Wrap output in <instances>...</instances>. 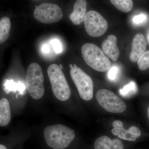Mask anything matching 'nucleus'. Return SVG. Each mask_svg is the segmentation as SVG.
<instances>
[{
  "mask_svg": "<svg viewBox=\"0 0 149 149\" xmlns=\"http://www.w3.org/2000/svg\"><path fill=\"white\" fill-rule=\"evenodd\" d=\"M43 134L46 143L54 149L66 148L73 141L75 136L74 130L60 124L47 126Z\"/></svg>",
  "mask_w": 149,
  "mask_h": 149,
  "instance_id": "nucleus-1",
  "label": "nucleus"
},
{
  "mask_svg": "<svg viewBox=\"0 0 149 149\" xmlns=\"http://www.w3.org/2000/svg\"><path fill=\"white\" fill-rule=\"evenodd\" d=\"M81 52L85 63L96 71L104 72L111 66L109 58L100 48L92 43H86L82 46Z\"/></svg>",
  "mask_w": 149,
  "mask_h": 149,
  "instance_id": "nucleus-2",
  "label": "nucleus"
},
{
  "mask_svg": "<svg viewBox=\"0 0 149 149\" xmlns=\"http://www.w3.org/2000/svg\"><path fill=\"white\" fill-rule=\"evenodd\" d=\"M47 73L56 98L61 101L68 100L71 95V91L60 67L56 64L51 65L48 67Z\"/></svg>",
  "mask_w": 149,
  "mask_h": 149,
  "instance_id": "nucleus-3",
  "label": "nucleus"
},
{
  "mask_svg": "<svg viewBox=\"0 0 149 149\" xmlns=\"http://www.w3.org/2000/svg\"><path fill=\"white\" fill-rule=\"evenodd\" d=\"M44 74L40 65L36 63L29 65L26 72V84L29 95L34 100H40L44 96Z\"/></svg>",
  "mask_w": 149,
  "mask_h": 149,
  "instance_id": "nucleus-4",
  "label": "nucleus"
},
{
  "mask_svg": "<svg viewBox=\"0 0 149 149\" xmlns=\"http://www.w3.org/2000/svg\"><path fill=\"white\" fill-rule=\"evenodd\" d=\"M70 74L80 97L85 101L92 100L94 85L91 77L75 64L71 68Z\"/></svg>",
  "mask_w": 149,
  "mask_h": 149,
  "instance_id": "nucleus-5",
  "label": "nucleus"
},
{
  "mask_svg": "<svg viewBox=\"0 0 149 149\" xmlns=\"http://www.w3.org/2000/svg\"><path fill=\"white\" fill-rule=\"evenodd\" d=\"M96 98L99 104L104 109L113 113H121L125 111V103L113 92L107 89L97 92Z\"/></svg>",
  "mask_w": 149,
  "mask_h": 149,
  "instance_id": "nucleus-6",
  "label": "nucleus"
},
{
  "mask_svg": "<svg viewBox=\"0 0 149 149\" xmlns=\"http://www.w3.org/2000/svg\"><path fill=\"white\" fill-rule=\"evenodd\" d=\"M63 12L57 5L51 3L41 4L35 9L34 16L37 21L44 24L56 23L61 19Z\"/></svg>",
  "mask_w": 149,
  "mask_h": 149,
  "instance_id": "nucleus-7",
  "label": "nucleus"
},
{
  "mask_svg": "<svg viewBox=\"0 0 149 149\" xmlns=\"http://www.w3.org/2000/svg\"><path fill=\"white\" fill-rule=\"evenodd\" d=\"M84 22L86 32L92 37H99L104 35L108 27L106 19L95 11L88 12Z\"/></svg>",
  "mask_w": 149,
  "mask_h": 149,
  "instance_id": "nucleus-8",
  "label": "nucleus"
},
{
  "mask_svg": "<svg viewBox=\"0 0 149 149\" xmlns=\"http://www.w3.org/2000/svg\"><path fill=\"white\" fill-rule=\"evenodd\" d=\"M117 39L114 35H109L102 44V50L107 57L116 61L120 55L119 49L117 45Z\"/></svg>",
  "mask_w": 149,
  "mask_h": 149,
  "instance_id": "nucleus-9",
  "label": "nucleus"
},
{
  "mask_svg": "<svg viewBox=\"0 0 149 149\" xmlns=\"http://www.w3.org/2000/svg\"><path fill=\"white\" fill-rule=\"evenodd\" d=\"M147 43L145 37L141 33H138L134 37L132 44V51L130 55V61L135 63L139 57L146 51Z\"/></svg>",
  "mask_w": 149,
  "mask_h": 149,
  "instance_id": "nucleus-10",
  "label": "nucleus"
},
{
  "mask_svg": "<svg viewBox=\"0 0 149 149\" xmlns=\"http://www.w3.org/2000/svg\"><path fill=\"white\" fill-rule=\"evenodd\" d=\"M86 12V0H76L73 6V12L70 15V19L75 25L82 24L87 13Z\"/></svg>",
  "mask_w": 149,
  "mask_h": 149,
  "instance_id": "nucleus-11",
  "label": "nucleus"
},
{
  "mask_svg": "<svg viewBox=\"0 0 149 149\" xmlns=\"http://www.w3.org/2000/svg\"><path fill=\"white\" fill-rule=\"evenodd\" d=\"M95 149H124L122 141L118 139L112 140L107 136H102L96 140Z\"/></svg>",
  "mask_w": 149,
  "mask_h": 149,
  "instance_id": "nucleus-12",
  "label": "nucleus"
},
{
  "mask_svg": "<svg viewBox=\"0 0 149 149\" xmlns=\"http://www.w3.org/2000/svg\"><path fill=\"white\" fill-rule=\"evenodd\" d=\"M113 129L111 132L113 135L117 136L118 138L126 141H135L136 138L132 135L130 129L126 130L123 128V123L120 120H116L113 122Z\"/></svg>",
  "mask_w": 149,
  "mask_h": 149,
  "instance_id": "nucleus-13",
  "label": "nucleus"
},
{
  "mask_svg": "<svg viewBox=\"0 0 149 149\" xmlns=\"http://www.w3.org/2000/svg\"><path fill=\"white\" fill-rule=\"evenodd\" d=\"M11 118L10 105L8 100L3 98L0 100V126L5 127Z\"/></svg>",
  "mask_w": 149,
  "mask_h": 149,
  "instance_id": "nucleus-14",
  "label": "nucleus"
},
{
  "mask_svg": "<svg viewBox=\"0 0 149 149\" xmlns=\"http://www.w3.org/2000/svg\"><path fill=\"white\" fill-rule=\"evenodd\" d=\"M11 28L10 19L4 17L0 19V44L7 40L10 35Z\"/></svg>",
  "mask_w": 149,
  "mask_h": 149,
  "instance_id": "nucleus-15",
  "label": "nucleus"
},
{
  "mask_svg": "<svg viewBox=\"0 0 149 149\" xmlns=\"http://www.w3.org/2000/svg\"><path fill=\"white\" fill-rule=\"evenodd\" d=\"M111 3L118 10L124 13L130 11L133 7L132 0H110Z\"/></svg>",
  "mask_w": 149,
  "mask_h": 149,
  "instance_id": "nucleus-16",
  "label": "nucleus"
},
{
  "mask_svg": "<svg viewBox=\"0 0 149 149\" xmlns=\"http://www.w3.org/2000/svg\"><path fill=\"white\" fill-rule=\"evenodd\" d=\"M137 91L138 89L136 83L133 81H131L124 85L119 91L120 95L123 97H128L136 94Z\"/></svg>",
  "mask_w": 149,
  "mask_h": 149,
  "instance_id": "nucleus-17",
  "label": "nucleus"
},
{
  "mask_svg": "<svg viewBox=\"0 0 149 149\" xmlns=\"http://www.w3.org/2000/svg\"><path fill=\"white\" fill-rule=\"evenodd\" d=\"M137 63L139 69L141 70H145L149 68V51L144 52L139 57Z\"/></svg>",
  "mask_w": 149,
  "mask_h": 149,
  "instance_id": "nucleus-18",
  "label": "nucleus"
},
{
  "mask_svg": "<svg viewBox=\"0 0 149 149\" xmlns=\"http://www.w3.org/2000/svg\"><path fill=\"white\" fill-rule=\"evenodd\" d=\"M120 69L117 65H113L109 69L107 77L111 81H116L119 77Z\"/></svg>",
  "mask_w": 149,
  "mask_h": 149,
  "instance_id": "nucleus-19",
  "label": "nucleus"
},
{
  "mask_svg": "<svg viewBox=\"0 0 149 149\" xmlns=\"http://www.w3.org/2000/svg\"><path fill=\"white\" fill-rule=\"evenodd\" d=\"M148 19V17L143 13L136 15L133 17L132 21L135 25H141L146 23Z\"/></svg>",
  "mask_w": 149,
  "mask_h": 149,
  "instance_id": "nucleus-20",
  "label": "nucleus"
},
{
  "mask_svg": "<svg viewBox=\"0 0 149 149\" xmlns=\"http://www.w3.org/2000/svg\"><path fill=\"white\" fill-rule=\"evenodd\" d=\"M51 44L55 52L57 54L61 53L63 51V47L61 42L58 39H53L51 40Z\"/></svg>",
  "mask_w": 149,
  "mask_h": 149,
  "instance_id": "nucleus-21",
  "label": "nucleus"
},
{
  "mask_svg": "<svg viewBox=\"0 0 149 149\" xmlns=\"http://www.w3.org/2000/svg\"><path fill=\"white\" fill-rule=\"evenodd\" d=\"M131 134L133 135L136 139L140 138L141 135V130L138 127L135 126H132L129 128Z\"/></svg>",
  "mask_w": 149,
  "mask_h": 149,
  "instance_id": "nucleus-22",
  "label": "nucleus"
},
{
  "mask_svg": "<svg viewBox=\"0 0 149 149\" xmlns=\"http://www.w3.org/2000/svg\"><path fill=\"white\" fill-rule=\"evenodd\" d=\"M42 50L44 54L49 53L48 52H49V46L47 44L43 45L42 48Z\"/></svg>",
  "mask_w": 149,
  "mask_h": 149,
  "instance_id": "nucleus-23",
  "label": "nucleus"
},
{
  "mask_svg": "<svg viewBox=\"0 0 149 149\" xmlns=\"http://www.w3.org/2000/svg\"><path fill=\"white\" fill-rule=\"evenodd\" d=\"M0 149H7L6 147L2 144H0Z\"/></svg>",
  "mask_w": 149,
  "mask_h": 149,
  "instance_id": "nucleus-24",
  "label": "nucleus"
},
{
  "mask_svg": "<svg viewBox=\"0 0 149 149\" xmlns=\"http://www.w3.org/2000/svg\"><path fill=\"white\" fill-rule=\"evenodd\" d=\"M148 117L149 118V107L148 108Z\"/></svg>",
  "mask_w": 149,
  "mask_h": 149,
  "instance_id": "nucleus-25",
  "label": "nucleus"
}]
</instances>
